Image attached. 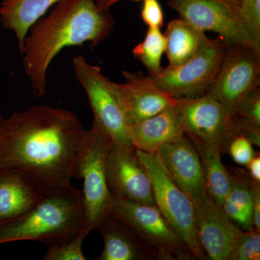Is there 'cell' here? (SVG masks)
Returning a JSON list of instances; mask_svg holds the SVG:
<instances>
[{"label": "cell", "mask_w": 260, "mask_h": 260, "mask_svg": "<svg viewBox=\"0 0 260 260\" xmlns=\"http://www.w3.org/2000/svg\"><path fill=\"white\" fill-rule=\"evenodd\" d=\"M105 133L96 126L87 130L86 138L78 164L77 179L83 180V199L86 226L96 229L103 218L109 213L112 196L107 185L106 160L109 147L112 144Z\"/></svg>", "instance_id": "52a82bcc"}, {"label": "cell", "mask_w": 260, "mask_h": 260, "mask_svg": "<svg viewBox=\"0 0 260 260\" xmlns=\"http://www.w3.org/2000/svg\"><path fill=\"white\" fill-rule=\"evenodd\" d=\"M178 104L130 125L133 148L155 154L162 145L185 135Z\"/></svg>", "instance_id": "e0dca14e"}, {"label": "cell", "mask_w": 260, "mask_h": 260, "mask_svg": "<svg viewBox=\"0 0 260 260\" xmlns=\"http://www.w3.org/2000/svg\"><path fill=\"white\" fill-rule=\"evenodd\" d=\"M228 47L218 37L189 60L176 67H162L152 77L159 88L174 99L200 96L207 93L215 79Z\"/></svg>", "instance_id": "ba28073f"}, {"label": "cell", "mask_w": 260, "mask_h": 260, "mask_svg": "<svg viewBox=\"0 0 260 260\" xmlns=\"http://www.w3.org/2000/svg\"><path fill=\"white\" fill-rule=\"evenodd\" d=\"M254 189L253 204V225L254 229L260 232V184L251 181Z\"/></svg>", "instance_id": "f546056e"}, {"label": "cell", "mask_w": 260, "mask_h": 260, "mask_svg": "<svg viewBox=\"0 0 260 260\" xmlns=\"http://www.w3.org/2000/svg\"><path fill=\"white\" fill-rule=\"evenodd\" d=\"M260 51L242 44L228 47L218 73L206 93L232 116L243 99L259 88Z\"/></svg>", "instance_id": "9c48e42d"}, {"label": "cell", "mask_w": 260, "mask_h": 260, "mask_svg": "<svg viewBox=\"0 0 260 260\" xmlns=\"http://www.w3.org/2000/svg\"><path fill=\"white\" fill-rule=\"evenodd\" d=\"M46 191L34 177L19 169L0 170V226L28 213Z\"/></svg>", "instance_id": "2e32d148"}, {"label": "cell", "mask_w": 260, "mask_h": 260, "mask_svg": "<svg viewBox=\"0 0 260 260\" xmlns=\"http://www.w3.org/2000/svg\"><path fill=\"white\" fill-rule=\"evenodd\" d=\"M195 148L201 161L207 194L221 207L232 185V174L222 162V152L207 145H196Z\"/></svg>", "instance_id": "7402d4cb"}, {"label": "cell", "mask_w": 260, "mask_h": 260, "mask_svg": "<svg viewBox=\"0 0 260 260\" xmlns=\"http://www.w3.org/2000/svg\"><path fill=\"white\" fill-rule=\"evenodd\" d=\"M75 78L83 87L93 114V125L109 137L113 143L133 148L129 124L126 120L113 82L103 74L100 67L90 64L83 56L73 59Z\"/></svg>", "instance_id": "8992f818"}, {"label": "cell", "mask_w": 260, "mask_h": 260, "mask_svg": "<svg viewBox=\"0 0 260 260\" xmlns=\"http://www.w3.org/2000/svg\"><path fill=\"white\" fill-rule=\"evenodd\" d=\"M260 232L243 231L233 250L231 260H259Z\"/></svg>", "instance_id": "4316f807"}, {"label": "cell", "mask_w": 260, "mask_h": 260, "mask_svg": "<svg viewBox=\"0 0 260 260\" xmlns=\"http://www.w3.org/2000/svg\"><path fill=\"white\" fill-rule=\"evenodd\" d=\"M248 176L253 182L260 184V154L259 152L256 153L250 162L248 164Z\"/></svg>", "instance_id": "4dcf8cb0"}, {"label": "cell", "mask_w": 260, "mask_h": 260, "mask_svg": "<svg viewBox=\"0 0 260 260\" xmlns=\"http://www.w3.org/2000/svg\"><path fill=\"white\" fill-rule=\"evenodd\" d=\"M122 75L125 82H113V86L129 125L177 105L179 99L159 88L151 75L129 71Z\"/></svg>", "instance_id": "4fadbf2b"}, {"label": "cell", "mask_w": 260, "mask_h": 260, "mask_svg": "<svg viewBox=\"0 0 260 260\" xmlns=\"http://www.w3.org/2000/svg\"><path fill=\"white\" fill-rule=\"evenodd\" d=\"M228 152L236 164L246 167L256 153L252 143L242 135H237L231 141Z\"/></svg>", "instance_id": "83f0119b"}, {"label": "cell", "mask_w": 260, "mask_h": 260, "mask_svg": "<svg viewBox=\"0 0 260 260\" xmlns=\"http://www.w3.org/2000/svg\"><path fill=\"white\" fill-rule=\"evenodd\" d=\"M86 134L74 112L59 108L0 115V170L25 171L46 191L72 187Z\"/></svg>", "instance_id": "6da1fadb"}, {"label": "cell", "mask_w": 260, "mask_h": 260, "mask_svg": "<svg viewBox=\"0 0 260 260\" xmlns=\"http://www.w3.org/2000/svg\"><path fill=\"white\" fill-rule=\"evenodd\" d=\"M109 213L150 246L157 260L197 259L156 206L112 198Z\"/></svg>", "instance_id": "5b68a950"}, {"label": "cell", "mask_w": 260, "mask_h": 260, "mask_svg": "<svg viewBox=\"0 0 260 260\" xmlns=\"http://www.w3.org/2000/svg\"><path fill=\"white\" fill-rule=\"evenodd\" d=\"M96 229L104 240L95 260H155V252L119 219L108 213Z\"/></svg>", "instance_id": "ac0fdd59"}, {"label": "cell", "mask_w": 260, "mask_h": 260, "mask_svg": "<svg viewBox=\"0 0 260 260\" xmlns=\"http://www.w3.org/2000/svg\"><path fill=\"white\" fill-rule=\"evenodd\" d=\"M166 44V38L160 28H148L143 42L133 49V55L144 65L151 76L156 75L162 68Z\"/></svg>", "instance_id": "cb8c5ba5"}, {"label": "cell", "mask_w": 260, "mask_h": 260, "mask_svg": "<svg viewBox=\"0 0 260 260\" xmlns=\"http://www.w3.org/2000/svg\"><path fill=\"white\" fill-rule=\"evenodd\" d=\"M240 11L244 28L260 50V0H240Z\"/></svg>", "instance_id": "484cf974"}, {"label": "cell", "mask_w": 260, "mask_h": 260, "mask_svg": "<svg viewBox=\"0 0 260 260\" xmlns=\"http://www.w3.org/2000/svg\"><path fill=\"white\" fill-rule=\"evenodd\" d=\"M121 0H95V3L99 8L103 10H109L113 5L116 4ZM129 1L135 2V3H139L142 0H129Z\"/></svg>", "instance_id": "1f68e13d"}, {"label": "cell", "mask_w": 260, "mask_h": 260, "mask_svg": "<svg viewBox=\"0 0 260 260\" xmlns=\"http://www.w3.org/2000/svg\"><path fill=\"white\" fill-rule=\"evenodd\" d=\"M179 99V109L186 137L196 145H207L228 152L237 136L232 116L209 94Z\"/></svg>", "instance_id": "8fae6325"}, {"label": "cell", "mask_w": 260, "mask_h": 260, "mask_svg": "<svg viewBox=\"0 0 260 260\" xmlns=\"http://www.w3.org/2000/svg\"><path fill=\"white\" fill-rule=\"evenodd\" d=\"M85 225L83 191L73 186L52 189L21 218L0 226V244L36 241L54 245L71 239Z\"/></svg>", "instance_id": "3957f363"}, {"label": "cell", "mask_w": 260, "mask_h": 260, "mask_svg": "<svg viewBox=\"0 0 260 260\" xmlns=\"http://www.w3.org/2000/svg\"><path fill=\"white\" fill-rule=\"evenodd\" d=\"M232 174L230 190L222 204L229 218L243 231H251L253 225L254 189L248 174L238 170Z\"/></svg>", "instance_id": "44dd1931"}, {"label": "cell", "mask_w": 260, "mask_h": 260, "mask_svg": "<svg viewBox=\"0 0 260 260\" xmlns=\"http://www.w3.org/2000/svg\"><path fill=\"white\" fill-rule=\"evenodd\" d=\"M141 18L148 28H161L164 24V13L158 0H142Z\"/></svg>", "instance_id": "f1b7e54d"}, {"label": "cell", "mask_w": 260, "mask_h": 260, "mask_svg": "<svg viewBox=\"0 0 260 260\" xmlns=\"http://www.w3.org/2000/svg\"><path fill=\"white\" fill-rule=\"evenodd\" d=\"M59 1L3 0L0 7V22L5 29L15 32L20 54L29 28Z\"/></svg>", "instance_id": "ffe728a7"}, {"label": "cell", "mask_w": 260, "mask_h": 260, "mask_svg": "<svg viewBox=\"0 0 260 260\" xmlns=\"http://www.w3.org/2000/svg\"><path fill=\"white\" fill-rule=\"evenodd\" d=\"M91 231L85 225L76 235L64 242L48 246L44 260H85L83 244Z\"/></svg>", "instance_id": "d4e9b609"}, {"label": "cell", "mask_w": 260, "mask_h": 260, "mask_svg": "<svg viewBox=\"0 0 260 260\" xmlns=\"http://www.w3.org/2000/svg\"><path fill=\"white\" fill-rule=\"evenodd\" d=\"M238 135L260 147V90L254 89L238 105L232 114Z\"/></svg>", "instance_id": "603a6c76"}, {"label": "cell", "mask_w": 260, "mask_h": 260, "mask_svg": "<svg viewBox=\"0 0 260 260\" xmlns=\"http://www.w3.org/2000/svg\"><path fill=\"white\" fill-rule=\"evenodd\" d=\"M114 26L109 10L99 8L95 0L56 3L47 16L32 24L24 42L23 68L34 95H45L49 65L64 48L86 42L96 47L112 34Z\"/></svg>", "instance_id": "7a4b0ae2"}, {"label": "cell", "mask_w": 260, "mask_h": 260, "mask_svg": "<svg viewBox=\"0 0 260 260\" xmlns=\"http://www.w3.org/2000/svg\"><path fill=\"white\" fill-rule=\"evenodd\" d=\"M155 155L171 179L198 206L207 193L199 154L187 137L166 143Z\"/></svg>", "instance_id": "5bb4252c"}, {"label": "cell", "mask_w": 260, "mask_h": 260, "mask_svg": "<svg viewBox=\"0 0 260 260\" xmlns=\"http://www.w3.org/2000/svg\"><path fill=\"white\" fill-rule=\"evenodd\" d=\"M106 173L113 199L156 206L150 177L134 148L112 143L107 155Z\"/></svg>", "instance_id": "7c38bea8"}, {"label": "cell", "mask_w": 260, "mask_h": 260, "mask_svg": "<svg viewBox=\"0 0 260 260\" xmlns=\"http://www.w3.org/2000/svg\"><path fill=\"white\" fill-rule=\"evenodd\" d=\"M135 154L148 172L155 205L179 237L190 249L197 259H205L198 242L196 207L171 179L155 154L135 149Z\"/></svg>", "instance_id": "277c9868"}, {"label": "cell", "mask_w": 260, "mask_h": 260, "mask_svg": "<svg viewBox=\"0 0 260 260\" xmlns=\"http://www.w3.org/2000/svg\"><path fill=\"white\" fill-rule=\"evenodd\" d=\"M180 18L205 32L218 34L228 45L254 46L243 25L240 0H167Z\"/></svg>", "instance_id": "30bf717a"}, {"label": "cell", "mask_w": 260, "mask_h": 260, "mask_svg": "<svg viewBox=\"0 0 260 260\" xmlns=\"http://www.w3.org/2000/svg\"><path fill=\"white\" fill-rule=\"evenodd\" d=\"M196 209L198 242L205 259L231 260L243 230L207 194Z\"/></svg>", "instance_id": "9a60e30c"}, {"label": "cell", "mask_w": 260, "mask_h": 260, "mask_svg": "<svg viewBox=\"0 0 260 260\" xmlns=\"http://www.w3.org/2000/svg\"><path fill=\"white\" fill-rule=\"evenodd\" d=\"M166 51L169 65L183 64L206 47L212 39L205 32L183 19H174L168 23L166 32Z\"/></svg>", "instance_id": "d6986e66"}]
</instances>
